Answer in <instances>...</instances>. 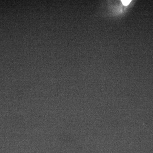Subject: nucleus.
I'll list each match as a JSON object with an SVG mask.
<instances>
[{
  "label": "nucleus",
  "instance_id": "f257e3e1",
  "mask_svg": "<svg viewBox=\"0 0 153 153\" xmlns=\"http://www.w3.org/2000/svg\"><path fill=\"white\" fill-rule=\"evenodd\" d=\"M121 1L124 5L128 6L130 3L131 1H129V0H123V1Z\"/></svg>",
  "mask_w": 153,
  "mask_h": 153
}]
</instances>
